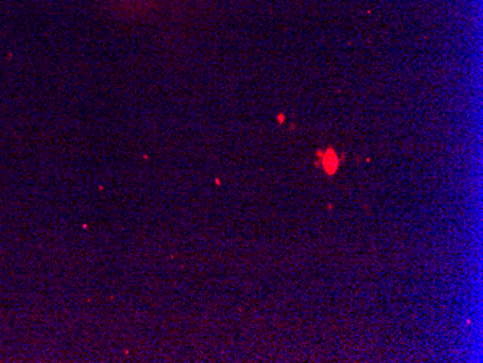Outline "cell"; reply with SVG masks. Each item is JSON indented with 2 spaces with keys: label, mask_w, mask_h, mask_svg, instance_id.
Masks as SVG:
<instances>
[{
  "label": "cell",
  "mask_w": 483,
  "mask_h": 363,
  "mask_svg": "<svg viewBox=\"0 0 483 363\" xmlns=\"http://www.w3.org/2000/svg\"><path fill=\"white\" fill-rule=\"evenodd\" d=\"M321 164H323V168L324 171L327 174H334V171L337 170L339 167V159H337V155L333 152V150H327L323 153V159H321Z\"/></svg>",
  "instance_id": "obj_1"
}]
</instances>
